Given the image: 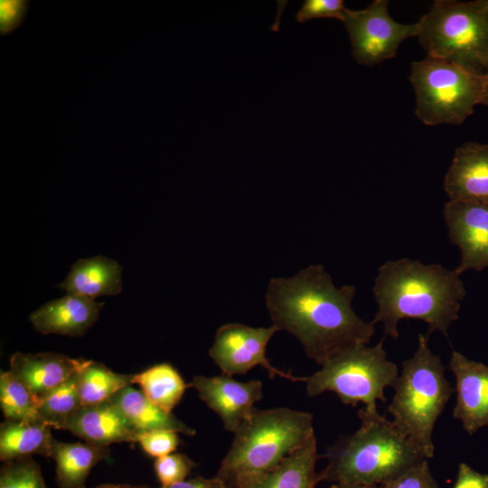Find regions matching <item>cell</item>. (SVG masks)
<instances>
[{"mask_svg": "<svg viewBox=\"0 0 488 488\" xmlns=\"http://www.w3.org/2000/svg\"><path fill=\"white\" fill-rule=\"evenodd\" d=\"M399 374L398 366L388 360L381 340L375 346L357 344L343 350L305 377V382L309 397L332 391L345 405L362 403L365 409L375 410L377 400L386 402L385 389L393 388Z\"/></svg>", "mask_w": 488, "mask_h": 488, "instance_id": "7", "label": "cell"}, {"mask_svg": "<svg viewBox=\"0 0 488 488\" xmlns=\"http://www.w3.org/2000/svg\"><path fill=\"white\" fill-rule=\"evenodd\" d=\"M97 446L136 442V431L109 400L82 406L62 428Z\"/></svg>", "mask_w": 488, "mask_h": 488, "instance_id": "17", "label": "cell"}, {"mask_svg": "<svg viewBox=\"0 0 488 488\" xmlns=\"http://www.w3.org/2000/svg\"><path fill=\"white\" fill-rule=\"evenodd\" d=\"M0 405L7 420H42L38 411V399L10 371L1 370L0 372Z\"/></svg>", "mask_w": 488, "mask_h": 488, "instance_id": "26", "label": "cell"}, {"mask_svg": "<svg viewBox=\"0 0 488 488\" xmlns=\"http://www.w3.org/2000/svg\"><path fill=\"white\" fill-rule=\"evenodd\" d=\"M132 384L134 374L116 373L105 365L90 361L80 372L79 389L82 406L107 401Z\"/></svg>", "mask_w": 488, "mask_h": 488, "instance_id": "24", "label": "cell"}, {"mask_svg": "<svg viewBox=\"0 0 488 488\" xmlns=\"http://www.w3.org/2000/svg\"><path fill=\"white\" fill-rule=\"evenodd\" d=\"M134 383L138 384L144 395L166 413H172L190 388L169 363L155 364L134 374Z\"/></svg>", "mask_w": 488, "mask_h": 488, "instance_id": "23", "label": "cell"}, {"mask_svg": "<svg viewBox=\"0 0 488 488\" xmlns=\"http://www.w3.org/2000/svg\"><path fill=\"white\" fill-rule=\"evenodd\" d=\"M28 1L23 0H2L0 2V33L2 36L11 33L23 23L27 8Z\"/></svg>", "mask_w": 488, "mask_h": 488, "instance_id": "32", "label": "cell"}, {"mask_svg": "<svg viewBox=\"0 0 488 488\" xmlns=\"http://www.w3.org/2000/svg\"><path fill=\"white\" fill-rule=\"evenodd\" d=\"M449 201L488 205V145L457 147L444 181Z\"/></svg>", "mask_w": 488, "mask_h": 488, "instance_id": "14", "label": "cell"}, {"mask_svg": "<svg viewBox=\"0 0 488 488\" xmlns=\"http://www.w3.org/2000/svg\"><path fill=\"white\" fill-rule=\"evenodd\" d=\"M80 372L38 399L40 417L52 428L62 429L82 407L79 389Z\"/></svg>", "mask_w": 488, "mask_h": 488, "instance_id": "25", "label": "cell"}, {"mask_svg": "<svg viewBox=\"0 0 488 488\" xmlns=\"http://www.w3.org/2000/svg\"><path fill=\"white\" fill-rule=\"evenodd\" d=\"M120 265L102 256L82 258L74 263L66 279L60 285L68 294L95 299L121 292Z\"/></svg>", "mask_w": 488, "mask_h": 488, "instance_id": "19", "label": "cell"}, {"mask_svg": "<svg viewBox=\"0 0 488 488\" xmlns=\"http://www.w3.org/2000/svg\"><path fill=\"white\" fill-rule=\"evenodd\" d=\"M428 338L418 334L417 350L402 362L387 408L393 423L427 459L434 456V427L454 391L441 358L430 350Z\"/></svg>", "mask_w": 488, "mask_h": 488, "instance_id": "4", "label": "cell"}, {"mask_svg": "<svg viewBox=\"0 0 488 488\" xmlns=\"http://www.w3.org/2000/svg\"><path fill=\"white\" fill-rule=\"evenodd\" d=\"M330 488H383L381 485L333 483Z\"/></svg>", "mask_w": 488, "mask_h": 488, "instance_id": "35", "label": "cell"}, {"mask_svg": "<svg viewBox=\"0 0 488 488\" xmlns=\"http://www.w3.org/2000/svg\"><path fill=\"white\" fill-rule=\"evenodd\" d=\"M189 386L199 398L221 418L227 431L234 433L251 415L254 404L263 397L262 382L258 380L242 382L231 376H194Z\"/></svg>", "mask_w": 488, "mask_h": 488, "instance_id": "12", "label": "cell"}, {"mask_svg": "<svg viewBox=\"0 0 488 488\" xmlns=\"http://www.w3.org/2000/svg\"><path fill=\"white\" fill-rule=\"evenodd\" d=\"M372 291L378 311L371 323H381L385 335L395 340L402 319L422 320L428 324V336L437 331L447 337L466 296L455 270L409 258L380 265Z\"/></svg>", "mask_w": 488, "mask_h": 488, "instance_id": "2", "label": "cell"}, {"mask_svg": "<svg viewBox=\"0 0 488 488\" xmlns=\"http://www.w3.org/2000/svg\"><path fill=\"white\" fill-rule=\"evenodd\" d=\"M118 408L137 432L169 429L187 436L195 435V430L166 413L151 402L141 390L127 386L108 399Z\"/></svg>", "mask_w": 488, "mask_h": 488, "instance_id": "21", "label": "cell"}, {"mask_svg": "<svg viewBox=\"0 0 488 488\" xmlns=\"http://www.w3.org/2000/svg\"><path fill=\"white\" fill-rule=\"evenodd\" d=\"M418 26L427 56L478 74L488 70V0H436Z\"/></svg>", "mask_w": 488, "mask_h": 488, "instance_id": "6", "label": "cell"}, {"mask_svg": "<svg viewBox=\"0 0 488 488\" xmlns=\"http://www.w3.org/2000/svg\"><path fill=\"white\" fill-rule=\"evenodd\" d=\"M361 426L327 449V465L318 482L383 485L403 471L427 459L392 420L378 409L358 412ZM428 460V459H427Z\"/></svg>", "mask_w": 488, "mask_h": 488, "instance_id": "3", "label": "cell"}, {"mask_svg": "<svg viewBox=\"0 0 488 488\" xmlns=\"http://www.w3.org/2000/svg\"><path fill=\"white\" fill-rule=\"evenodd\" d=\"M103 303L73 294L52 300L30 315L34 329L43 334L81 336L98 319Z\"/></svg>", "mask_w": 488, "mask_h": 488, "instance_id": "16", "label": "cell"}, {"mask_svg": "<svg viewBox=\"0 0 488 488\" xmlns=\"http://www.w3.org/2000/svg\"><path fill=\"white\" fill-rule=\"evenodd\" d=\"M196 464L187 455L180 453L155 458V473L161 486L172 485L185 480Z\"/></svg>", "mask_w": 488, "mask_h": 488, "instance_id": "28", "label": "cell"}, {"mask_svg": "<svg viewBox=\"0 0 488 488\" xmlns=\"http://www.w3.org/2000/svg\"><path fill=\"white\" fill-rule=\"evenodd\" d=\"M449 369L455 378L456 401L453 417L473 435L488 426V366L454 350Z\"/></svg>", "mask_w": 488, "mask_h": 488, "instance_id": "13", "label": "cell"}, {"mask_svg": "<svg viewBox=\"0 0 488 488\" xmlns=\"http://www.w3.org/2000/svg\"><path fill=\"white\" fill-rule=\"evenodd\" d=\"M388 4L386 0H375L362 10L345 8L343 12L342 22L359 64L373 66L391 59L404 40L418 35V23H397L389 14Z\"/></svg>", "mask_w": 488, "mask_h": 488, "instance_id": "9", "label": "cell"}, {"mask_svg": "<svg viewBox=\"0 0 488 488\" xmlns=\"http://www.w3.org/2000/svg\"><path fill=\"white\" fill-rule=\"evenodd\" d=\"M345 8L343 0H305L296 18L298 23L315 18H335L342 21Z\"/></svg>", "mask_w": 488, "mask_h": 488, "instance_id": "31", "label": "cell"}, {"mask_svg": "<svg viewBox=\"0 0 488 488\" xmlns=\"http://www.w3.org/2000/svg\"><path fill=\"white\" fill-rule=\"evenodd\" d=\"M383 488H439L427 459H424L381 485Z\"/></svg>", "mask_w": 488, "mask_h": 488, "instance_id": "30", "label": "cell"}, {"mask_svg": "<svg viewBox=\"0 0 488 488\" xmlns=\"http://www.w3.org/2000/svg\"><path fill=\"white\" fill-rule=\"evenodd\" d=\"M93 488H145V485H133L127 483H103Z\"/></svg>", "mask_w": 488, "mask_h": 488, "instance_id": "36", "label": "cell"}, {"mask_svg": "<svg viewBox=\"0 0 488 488\" xmlns=\"http://www.w3.org/2000/svg\"><path fill=\"white\" fill-rule=\"evenodd\" d=\"M278 328L250 327L239 323L226 324L219 327L209 355L222 374L231 376L246 374L260 365L271 379L277 376L293 382L304 381L305 377L295 376L274 367L266 356L267 345Z\"/></svg>", "mask_w": 488, "mask_h": 488, "instance_id": "10", "label": "cell"}, {"mask_svg": "<svg viewBox=\"0 0 488 488\" xmlns=\"http://www.w3.org/2000/svg\"><path fill=\"white\" fill-rule=\"evenodd\" d=\"M136 442L150 456L158 458L173 453L180 444L178 433L169 429L137 432Z\"/></svg>", "mask_w": 488, "mask_h": 488, "instance_id": "29", "label": "cell"}, {"mask_svg": "<svg viewBox=\"0 0 488 488\" xmlns=\"http://www.w3.org/2000/svg\"><path fill=\"white\" fill-rule=\"evenodd\" d=\"M108 456V446L54 439L50 457L55 462L57 485L59 488H86L87 477L93 467Z\"/></svg>", "mask_w": 488, "mask_h": 488, "instance_id": "20", "label": "cell"}, {"mask_svg": "<svg viewBox=\"0 0 488 488\" xmlns=\"http://www.w3.org/2000/svg\"><path fill=\"white\" fill-rule=\"evenodd\" d=\"M0 488H47L40 465L30 457L4 462Z\"/></svg>", "mask_w": 488, "mask_h": 488, "instance_id": "27", "label": "cell"}, {"mask_svg": "<svg viewBox=\"0 0 488 488\" xmlns=\"http://www.w3.org/2000/svg\"><path fill=\"white\" fill-rule=\"evenodd\" d=\"M443 215L451 242L460 249L455 271L480 272L488 267V205L447 202Z\"/></svg>", "mask_w": 488, "mask_h": 488, "instance_id": "11", "label": "cell"}, {"mask_svg": "<svg viewBox=\"0 0 488 488\" xmlns=\"http://www.w3.org/2000/svg\"><path fill=\"white\" fill-rule=\"evenodd\" d=\"M485 84L481 104L488 107V70L484 73Z\"/></svg>", "mask_w": 488, "mask_h": 488, "instance_id": "37", "label": "cell"}, {"mask_svg": "<svg viewBox=\"0 0 488 488\" xmlns=\"http://www.w3.org/2000/svg\"><path fill=\"white\" fill-rule=\"evenodd\" d=\"M354 286L336 287L322 265H310L291 277L271 278L265 296L273 324L303 345L321 365L343 350L368 344L375 327L354 312Z\"/></svg>", "mask_w": 488, "mask_h": 488, "instance_id": "1", "label": "cell"}, {"mask_svg": "<svg viewBox=\"0 0 488 488\" xmlns=\"http://www.w3.org/2000/svg\"><path fill=\"white\" fill-rule=\"evenodd\" d=\"M89 362V360L73 359L55 352H16L10 358V371L39 399L81 371Z\"/></svg>", "mask_w": 488, "mask_h": 488, "instance_id": "15", "label": "cell"}, {"mask_svg": "<svg viewBox=\"0 0 488 488\" xmlns=\"http://www.w3.org/2000/svg\"><path fill=\"white\" fill-rule=\"evenodd\" d=\"M453 488H488V474H482L460 463Z\"/></svg>", "mask_w": 488, "mask_h": 488, "instance_id": "33", "label": "cell"}, {"mask_svg": "<svg viewBox=\"0 0 488 488\" xmlns=\"http://www.w3.org/2000/svg\"><path fill=\"white\" fill-rule=\"evenodd\" d=\"M416 115L427 126L462 124L481 104L485 78L446 61L427 56L411 64Z\"/></svg>", "mask_w": 488, "mask_h": 488, "instance_id": "8", "label": "cell"}, {"mask_svg": "<svg viewBox=\"0 0 488 488\" xmlns=\"http://www.w3.org/2000/svg\"><path fill=\"white\" fill-rule=\"evenodd\" d=\"M42 420H7L0 427V459L3 462L41 455L50 457L55 438Z\"/></svg>", "mask_w": 488, "mask_h": 488, "instance_id": "22", "label": "cell"}, {"mask_svg": "<svg viewBox=\"0 0 488 488\" xmlns=\"http://www.w3.org/2000/svg\"><path fill=\"white\" fill-rule=\"evenodd\" d=\"M314 436L313 416L308 412L255 408L234 432L215 476L228 486L239 478L269 471Z\"/></svg>", "mask_w": 488, "mask_h": 488, "instance_id": "5", "label": "cell"}, {"mask_svg": "<svg viewBox=\"0 0 488 488\" xmlns=\"http://www.w3.org/2000/svg\"><path fill=\"white\" fill-rule=\"evenodd\" d=\"M145 488H152L147 485H145ZM157 488H227L226 484L217 478L216 476L212 478H204L202 476H196L189 480H184L183 482L168 485V486H160Z\"/></svg>", "mask_w": 488, "mask_h": 488, "instance_id": "34", "label": "cell"}, {"mask_svg": "<svg viewBox=\"0 0 488 488\" xmlns=\"http://www.w3.org/2000/svg\"><path fill=\"white\" fill-rule=\"evenodd\" d=\"M315 436L277 466L262 474L239 478L227 488H314L318 482Z\"/></svg>", "mask_w": 488, "mask_h": 488, "instance_id": "18", "label": "cell"}]
</instances>
